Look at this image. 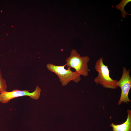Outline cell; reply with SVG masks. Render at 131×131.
<instances>
[{"label": "cell", "instance_id": "8", "mask_svg": "<svg viewBox=\"0 0 131 131\" xmlns=\"http://www.w3.org/2000/svg\"><path fill=\"white\" fill-rule=\"evenodd\" d=\"M7 88V85L6 81L2 77L0 69V93L6 91Z\"/></svg>", "mask_w": 131, "mask_h": 131}, {"label": "cell", "instance_id": "3", "mask_svg": "<svg viewBox=\"0 0 131 131\" xmlns=\"http://www.w3.org/2000/svg\"><path fill=\"white\" fill-rule=\"evenodd\" d=\"M66 66V64L59 66L48 63L46 67L49 70L57 75L63 86L66 85L71 81L76 83L78 82L81 80L80 75L75 71L73 72L70 68L67 67V69H65Z\"/></svg>", "mask_w": 131, "mask_h": 131}, {"label": "cell", "instance_id": "5", "mask_svg": "<svg viewBox=\"0 0 131 131\" xmlns=\"http://www.w3.org/2000/svg\"><path fill=\"white\" fill-rule=\"evenodd\" d=\"M130 70H127L125 67L123 68L122 74L121 78L117 83V87L121 89V93L120 98L118 102V105L123 103L131 101L129 98V93L131 88V77L130 74Z\"/></svg>", "mask_w": 131, "mask_h": 131}, {"label": "cell", "instance_id": "4", "mask_svg": "<svg viewBox=\"0 0 131 131\" xmlns=\"http://www.w3.org/2000/svg\"><path fill=\"white\" fill-rule=\"evenodd\" d=\"M30 91L16 89L11 91H6L2 92L0 94V102L4 104L7 103L14 98L25 96H29L31 98L35 100L39 98L41 90L38 85L36 86L35 90L33 92H29Z\"/></svg>", "mask_w": 131, "mask_h": 131}, {"label": "cell", "instance_id": "6", "mask_svg": "<svg viewBox=\"0 0 131 131\" xmlns=\"http://www.w3.org/2000/svg\"><path fill=\"white\" fill-rule=\"evenodd\" d=\"M126 121L122 124H114L112 123L110 126L112 128V131H131V110L128 109Z\"/></svg>", "mask_w": 131, "mask_h": 131}, {"label": "cell", "instance_id": "1", "mask_svg": "<svg viewBox=\"0 0 131 131\" xmlns=\"http://www.w3.org/2000/svg\"><path fill=\"white\" fill-rule=\"evenodd\" d=\"M103 59V57H100L95 63V68L98 74L94 81L96 84H99L105 88L116 89L118 87L117 86L118 81L114 80L110 77L108 66L104 64Z\"/></svg>", "mask_w": 131, "mask_h": 131}, {"label": "cell", "instance_id": "2", "mask_svg": "<svg viewBox=\"0 0 131 131\" xmlns=\"http://www.w3.org/2000/svg\"><path fill=\"white\" fill-rule=\"evenodd\" d=\"M89 57L87 56H81L75 49H72L69 56L66 59L67 67L74 69L80 75L86 77L88 74V63Z\"/></svg>", "mask_w": 131, "mask_h": 131}, {"label": "cell", "instance_id": "7", "mask_svg": "<svg viewBox=\"0 0 131 131\" xmlns=\"http://www.w3.org/2000/svg\"><path fill=\"white\" fill-rule=\"evenodd\" d=\"M131 1V0H122L116 6V8L119 10L121 12L122 14L123 18H125L127 14L131 15V14L127 13L124 9V7L125 6L127 3Z\"/></svg>", "mask_w": 131, "mask_h": 131}]
</instances>
